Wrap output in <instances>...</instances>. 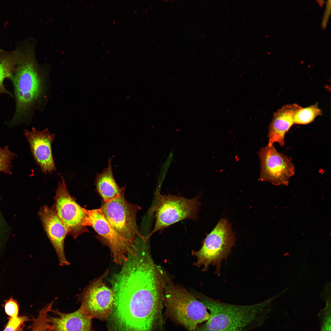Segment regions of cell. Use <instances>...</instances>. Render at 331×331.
<instances>
[{"mask_svg":"<svg viewBox=\"0 0 331 331\" xmlns=\"http://www.w3.org/2000/svg\"><path fill=\"white\" fill-rule=\"evenodd\" d=\"M194 295L209 310L210 317L193 331H250L261 326L271 312L268 301L237 305L215 300L200 293Z\"/></svg>","mask_w":331,"mask_h":331,"instance_id":"cell-1","label":"cell"},{"mask_svg":"<svg viewBox=\"0 0 331 331\" xmlns=\"http://www.w3.org/2000/svg\"><path fill=\"white\" fill-rule=\"evenodd\" d=\"M27 44L23 49L15 72L9 78L14 87V114L9 122L15 126L26 121L41 93L43 82L36 59L35 46Z\"/></svg>","mask_w":331,"mask_h":331,"instance_id":"cell-2","label":"cell"},{"mask_svg":"<svg viewBox=\"0 0 331 331\" xmlns=\"http://www.w3.org/2000/svg\"><path fill=\"white\" fill-rule=\"evenodd\" d=\"M163 306L166 316L174 323L193 331L210 317L206 306L183 286L175 284L165 274Z\"/></svg>","mask_w":331,"mask_h":331,"instance_id":"cell-3","label":"cell"},{"mask_svg":"<svg viewBox=\"0 0 331 331\" xmlns=\"http://www.w3.org/2000/svg\"><path fill=\"white\" fill-rule=\"evenodd\" d=\"M235 238L229 221L222 219L205 239L201 248L193 252L197 258L194 265L200 267L203 271L208 269L210 264L215 266V273L220 275L222 261L226 260L234 245Z\"/></svg>","mask_w":331,"mask_h":331,"instance_id":"cell-4","label":"cell"},{"mask_svg":"<svg viewBox=\"0 0 331 331\" xmlns=\"http://www.w3.org/2000/svg\"><path fill=\"white\" fill-rule=\"evenodd\" d=\"M105 218L117 233L134 248L136 247L138 238L144 239L139 231L136 214L141 208L127 201L124 191L118 198L104 203L101 207Z\"/></svg>","mask_w":331,"mask_h":331,"instance_id":"cell-5","label":"cell"},{"mask_svg":"<svg viewBox=\"0 0 331 331\" xmlns=\"http://www.w3.org/2000/svg\"><path fill=\"white\" fill-rule=\"evenodd\" d=\"M157 202L154 209L155 222L152 232H155L185 219L196 220L200 206L199 196L191 199L156 192Z\"/></svg>","mask_w":331,"mask_h":331,"instance_id":"cell-6","label":"cell"},{"mask_svg":"<svg viewBox=\"0 0 331 331\" xmlns=\"http://www.w3.org/2000/svg\"><path fill=\"white\" fill-rule=\"evenodd\" d=\"M108 272L107 269L93 280L77 297L81 307L92 318L103 320L111 314L114 302V294L104 282Z\"/></svg>","mask_w":331,"mask_h":331,"instance_id":"cell-7","label":"cell"},{"mask_svg":"<svg viewBox=\"0 0 331 331\" xmlns=\"http://www.w3.org/2000/svg\"><path fill=\"white\" fill-rule=\"evenodd\" d=\"M83 210L86 215L84 226L94 229L109 249L113 262L122 265L137 247H132L117 233L105 218L101 208Z\"/></svg>","mask_w":331,"mask_h":331,"instance_id":"cell-8","label":"cell"},{"mask_svg":"<svg viewBox=\"0 0 331 331\" xmlns=\"http://www.w3.org/2000/svg\"><path fill=\"white\" fill-rule=\"evenodd\" d=\"M258 154L261 164L259 181L287 186L295 173L290 158L278 152L273 145L261 148Z\"/></svg>","mask_w":331,"mask_h":331,"instance_id":"cell-9","label":"cell"},{"mask_svg":"<svg viewBox=\"0 0 331 331\" xmlns=\"http://www.w3.org/2000/svg\"><path fill=\"white\" fill-rule=\"evenodd\" d=\"M59 182L55 198L54 209L66 227L68 234L75 239L88 231L84 225L86 215L83 208L70 195L62 177Z\"/></svg>","mask_w":331,"mask_h":331,"instance_id":"cell-10","label":"cell"},{"mask_svg":"<svg viewBox=\"0 0 331 331\" xmlns=\"http://www.w3.org/2000/svg\"><path fill=\"white\" fill-rule=\"evenodd\" d=\"M24 135L29 143L34 160L43 173H51L55 170L51 145L55 135L46 128L41 131L33 127L31 131L25 130Z\"/></svg>","mask_w":331,"mask_h":331,"instance_id":"cell-11","label":"cell"},{"mask_svg":"<svg viewBox=\"0 0 331 331\" xmlns=\"http://www.w3.org/2000/svg\"><path fill=\"white\" fill-rule=\"evenodd\" d=\"M39 215L44 229L53 246L61 266L69 265L64 251V241L68 231L54 208L47 206L41 207Z\"/></svg>","mask_w":331,"mask_h":331,"instance_id":"cell-12","label":"cell"},{"mask_svg":"<svg viewBox=\"0 0 331 331\" xmlns=\"http://www.w3.org/2000/svg\"><path fill=\"white\" fill-rule=\"evenodd\" d=\"M51 312L55 315L48 316L52 331H92L93 318L81 307L70 313H62L58 309Z\"/></svg>","mask_w":331,"mask_h":331,"instance_id":"cell-13","label":"cell"},{"mask_svg":"<svg viewBox=\"0 0 331 331\" xmlns=\"http://www.w3.org/2000/svg\"><path fill=\"white\" fill-rule=\"evenodd\" d=\"M301 107L296 104H287L274 113L269 126L268 146H271L275 143L281 146L284 145L285 135L294 124V114Z\"/></svg>","mask_w":331,"mask_h":331,"instance_id":"cell-14","label":"cell"},{"mask_svg":"<svg viewBox=\"0 0 331 331\" xmlns=\"http://www.w3.org/2000/svg\"><path fill=\"white\" fill-rule=\"evenodd\" d=\"M111 161L109 158L107 167L96 177L97 190L105 203L119 198L125 189L120 188L114 178Z\"/></svg>","mask_w":331,"mask_h":331,"instance_id":"cell-15","label":"cell"},{"mask_svg":"<svg viewBox=\"0 0 331 331\" xmlns=\"http://www.w3.org/2000/svg\"><path fill=\"white\" fill-rule=\"evenodd\" d=\"M21 49L7 52L0 49V93H6L13 97L11 93L5 87L3 82L9 78L15 72L20 58Z\"/></svg>","mask_w":331,"mask_h":331,"instance_id":"cell-16","label":"cell"},{"mask_svg":"<svg viewBox=\"0 0 331 331\" xmlns=\"http://www.w3.org/2000/svg\"><path fill=\"white\" fill-rule=\"evenodd\" d=\"M55 300L40 310L36 317H33L32 323L28 328L29 331H52V326L49 322L48 313L51 311Z\"/></svg>","mask_w":331,"mask_h":331,"instance_id":"cell-17","label":"cell"},{"mask_svg":"<svg viewBox=\"0 0 331 331\" xmlns=\"http://www.w3.org/2000/svg\"><path fill=\"white\" fill-rule=\"evenodd\" d=\"M322 115V111L317 104L306 108L301 107L295 113L294 124H306L312 122L317 116Z\"/></svg>","mask_w":331,"mask_h":331,"instance_id":"cell-18","label":"cell"},{"mask_svg":"<svg viewBox=\"0 0 331 331\" xmlns=\"http://www.w3.org/2000/svg\"><path fill=\"white\" fill-rule=\"evenodd\" d=\"M14 156V154L9 150L8 146L0 148V172L11 173V160Z\"/></svg>","mask_w":331,"mask_h":331,"instance_id":"cell-19","label":"cell"},{"mask_svg":"<svg viewBox=\"0 0 331 331\" xmlns=\"http://www.w3.org/2000/svg\"><path fill=\"white\" fill-rule=\"evenodd\" d=\"M31 320L29 316L25 315L14 318H9L3 331H23L25 323Z\"/></svg>","mask_w":331,"mask_h":331,"instance_id":"cell-20","label":"cell"},{"mask_svg":"<svg viewBox=\"0 0 331 331\" xmlns=\"http://www.w3.org/2000/svg\"><path fill=\"white\" fill-rule=\"evenodd\" d=\"M4 308L6 314L10 318H14L18 316L19 306L17 301L13 298L5 300Z\"/></svg>","mask_w":331,"mask_h":331,"instance_id":"cell-21","label":"cell"},{"mask_svg":"<svg viewBox=\"0 0 331 331\" xmlns=\"http://www.w3.org/2000/svg\"><path fill=\"white\" fill-rule=\"evenodd\" d=\"M330 306H326L320 312L321 325L320 331H331V311Z\"/></svg>","mask_w":331,"mask_h":331,"instance_id":"cell-22","label":"cell"},{"mask_svg":"<svg viewBox=\"0 0 331 331\" xmlns=\"http://www.w3.org/2000/svg\"><path fill=\"white\" fill-rule=\"evenodd\" d=\"M330 0L327 1L326 3V9L324 14L323 19L321 24L322 28L325 29L330 14L331 12Z\"/></svg>","mask_w":331,"mask_h":331,"instance_id":"cell-23","label":"cell"},{"mask_svg":"<svg viewBox=\"0 0 331 331\" xmlns=\"http://www.w3.org/2000/svg\"><path fill=\"white\" fill-rule=\"evenodd\" d=\"M6 224L3 220L0 211V236L3 233L5 232Z\"/></svg>","mask_w":331,"mask_h":331,"instance_id":"cell-24","label":"cell"},{"mask_svg":"<svg viewBox=\"0 0 331 331\" xmlns=\"http://www.w3.org/2000/svg\"><path fill=\"white\" fill-rule=\"evenodd\" d=\"M318 2L319 5L321 6V7L322 6L324 2V1L323 0H318L317 1Z\"/></svg>","mask_w":331,"mask_h":331,"instance_id":"cell-25","label":"cell"}]
</instances>
